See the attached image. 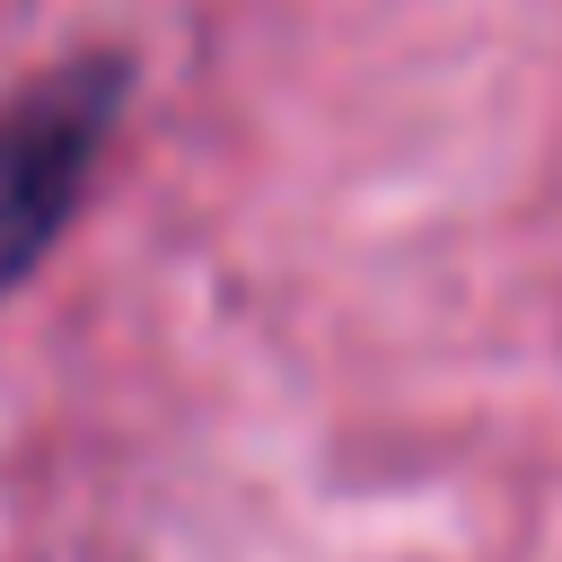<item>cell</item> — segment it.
Segmentation results:
<instances>
[{
  "label": "cell",
  "mask_w": 562,
  "mask_h": 562,
  "mask_svg": "<svg viewBox=\"0 0 562 562\" xmlns=\"http://www.w3.org/2000/svg\"><path fill=\"white\" fill-rule=\"evenodd\" d=\"M123 88H132L123 53H79L0 105V299L70 228V211L97 176V149L123 114Z\"/></svg>",
  "instance_id": "cell-1"
}]
</instances>
